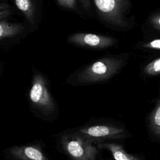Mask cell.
<instances>
[{
	"label": "cell",
	"instance_id": "obj_3",
	"mask_svg": "<svg viewBox=\"0 0 160 160\" xmlns=\"http://www.w3.org/2000/svg\"><path fill=\"white\" fill-rule=\"evenodd\" d=\"M29 99L31 105L44 116L51 115L56 111V104L48 89L46 81L40 73L33 77Z\"/></svg>",
	"mask_w": 160,
	"mask_h": 160
},
{
	"label": "cell",
	"instance_id": "obj_10",
	"mask_svg": "<svg viewBox=\"0 0 160 160\" xmlns=\"http://www.w3.org/2000/svg\"><path fill=\"white\" fill-rule=\"evenodd\" d=\"M149 124L151 131L160 138V96L149 118Z\"/></svg>",
	"mask_w": 160,
	"mask_h": 160
},
{
	"label": "cell",
	"instance_id": "obj_15",
	"mask_svg": "<svg viewBox=\"0 0 160 160\" xmlns=\"http://www.w3.org/2000/svg\"><path fill=\"white\" fill-rule=\"evenodd\" d=\"M58 4L65 8L74 9L76 6V0H57Z\"/></svg>",
	"mask_w": 160,
	"mask_h": 160
},
{
	"label": "cell",
	"instance_id": "obj_7",
	"mask_svg": "<svg viewBox=\"0 0 160 160\" xmlns=\"http://www.w3.org/2000/svg\"><path fill=\"white\" fill-rule=\"evenodd\" d=\"M9 154L15 160H48L41 149L35 145L11 148Z\"/></svg>",
	"mask_w": 160,
	"mask_h": 160
},
{
	"label": "cell",
	"instance_id": "obj_2",
	"mask_svg": "<svg viewBox=\"0 0 160 160\" xmlns=\"http://www.w3.org/2000/svg\"><path fill=\"white\" fill-rule=\"evenodd\" d=\"M121 59L106 57L101 58L84 69L78 76L80 83L90 84L106 81L114 76L121 68Z\"/></svg>",
	"mask_w": 160,
	"mask_h": 160
},
{
	"label": "cell",
	"instance_id": "obj_5",
	"mask_svg": "<svg viewBox=\"0 0 160 160\" xmlns=\"http://www.w3.org/2000/svg\"><path fill=\"white\" fill-rule=\"evenodd\" d=\"M76 131L94 142L121 139L126 137V132L123 128L110 124L84 126Z\"/></svg>",
	"mask_w": 160,
	"mask_h": 160
},
{
	"label": "cell",
	"instance_id": "obj_1",
	"mask_svg": "<svg viewBox=\"0 0 160 160\" xmlns=\"http://www.w3.org/2000/svg\"><path fill=\"white\" fill-rule=\"evenodd\" d=\"M59 144L71 160H98L99 148L94 142L84 137L76 130L66 132L59 138Z\"/></svg>",
	"mask_w": 160,
	"mask_h": 160
},
{
	"label": "cell",
	"instance_id": "obj_13",
	"mask_svg": "<svg viewBox=\"0 0 160 160\" xmlns=\"http://www.w3.org/2000/svg\"><path fill=\"white\" fill-rule=\"evenodd\" d=\"M148 24L155 32H160V8L149 14L148 18Z\"/></svg>",
	"mask_w": 160,
	"mask_h": 160
},
{
	"label": "cell",
	"instance_id": "obj_11",
	"mask_svg": "<svg viewBox=\"0 0 160 160\" xmlns=\"http://www.w3.org/2000/svg\"><path fill=\"white\" fill-rule=\"evenodd\" d=\"M15 4L18 8L23 12L28 20L31 23H33L34 9L31 0H15Z\"/></svg>",
	"mask_w": 160,
	"mask_h": 160
},
{
	"label": "cell",
	"instance_id": "obj_4",
	"mask_svg": "<svg viewBox=\"0 0 160 160\" xmlns=\"http://www.w3.org/2000/svg\"><path fill=\"white\" fill-rule=\"evenodd\" d=\"M100 16L107 22L119 27H126L128 23L125 13L129 8L127 0H93Z\"/></svg>",
	"mask_w": 160,
	"mask_h": 160
},
{
	"label": "cell",
	"instance_id": "obj_17",
	"mask_svg": "<svg viewBox=\"0 0 160 160\" xmlns=\"http://www.w3.org/2000/svg\"><path fill=\"white\" fill-rule=\"evenodd\" d=\"M83 8L86 10H88L90 8V2L89 0H80Z\"/></svg>",
	"mask_w": 160,
	"mask_h": 160
},
{
	"label": "cell",
	"instance_id": "obj_14",
	"mask_svg": "<svg viewBox=\"0 0 160 160\" xmlns=\"http://www.w3.org/2000/svg\"><path fill=\"white\" fill-rule=\"evenodd\" d=\"M141 48L149 50L160 51V38L152 39L143 42L141 44Z\"/></svg>",
	"mask_w": 160,
	"mask_h": 160
},
{
	"label": "cell",
	"instance_id": "obj_12",
	"mask_svg": "<svg viewBox=\"0 0 160 160\" xmlns=\"http://www.w3.org/2000/svg\"><path fill=\"white\" fill-rule=\"evenodd\" d=\"M143 72L148 76L160 75V57L147 63L143 68Z\"/></svg>",
	"mask_w": 160,
	"mask_h": 160
},
{
	"label": "cell",
	"instance_id": "obj_16",
	"mask_svg": "<svg viewBox=\"0 0 160 160\" xmlns=\"http://www.w3.org/2000/svg\"><path fill=\"white\" fill-rule=\"evenodd\" d=\"M10 14V9L9 6L6 4L2 2L0 6V18L2 20L3 18H7Z\"/></svg>",
	"mask_w": 160,
	"mask_h": 160
},
{
	"label": "cell",
	"instance_id": "obj_8",
	"mask_svg": "<svg viewBox=\"0 0 160 160\" xmlns=\"http://www.w3.org/2000/svg\"><path fill=\"white\" fill-rule=\"evenodd\" d=\"M97 144L99 149H106L111 151L115 160H140L138 156L126 152L120 144L114 142L98 143Z\"/></svg>",
	"mask_w": 160,
	"mask_h": 160
},
{
	"label": "cell",
	"instance_id": "obj_9",
	"mask_svg": "<svg viewBox=\"0 0 160 160\" xmlns=\"http://www.w3.org/2000/svg\"><path fill=\"white\" fill-rule=\"evenodd\" d=\"M23 27L19 24L9 23L6 21L1 20L0 22V39L9 38L21 33Z\"/></svg>",
	"mask_w": 160,
	"mask_h": 160
},
{
	"label": "cell",
	"instance_id": "obj_6",
	"mask_svg": "<svg viewBox=\"0 0 160 160\" xmlns=\"http://www.w3.org/2000/svg\"><path fill=\"white\" fill-rule=\"evenodd\" d=\"M68 39L69 42L76 45L97 49L108 48L116 42L112 37L91 33H75L69 36Z\"/></svg>",
	"mask_w": 160,
	"mask_h": 160
}]
</instances>
